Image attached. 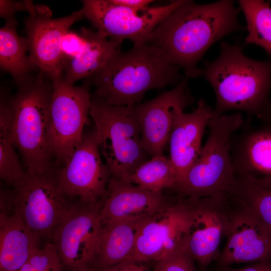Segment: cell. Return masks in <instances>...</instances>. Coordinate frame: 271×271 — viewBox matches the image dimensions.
<instances>
[{"instance_id": "6da1fadb", "label": "cell", "mask_w": 271, "mask_h": 271, "mask_svg": "<svg viewBox=\"0 0 271 271\" xmlns=\"http://www.w3.org/2000/svg\"><path fill=\"white\" fill-rule=\"evenodd\" d=\"M239 11L232 0L205 5L185 0L160 23L146 42L158 47L170 63L183 69L186 77H198L197 64L207 50L242 28Z\"/></svg>"}, {"instance_id": "7a4b0ae2", "label": "cell", "mask_w": 271, "mask_h": 271, "mask_svg": "<svg viewBox=\"0 0 271 271\" xmlns=\"http://www.w3.org/2000/svg\"><path fill=\"white\" fill-rule=\"evenodd\" d=\"M199 76L208 81L214 91L213 116L239 110L271 122V61L251 59L244 55L241 46L222 42L219 56L205 62Z\"/></svg>"}, {"instance_id": "3957f363", "label": "cell", "mask_w": 271, "mask_h": 271, "mask_svg": "<svg viewBox=\"0 0 271 271\" xmlns=\"http://www.w3.org/2000/svg\"><path fill=\"white\" fill-rule=\"evenodd\" d=\"M179 69L158 47L145 42L117 52L84 83L94 87V95L109 104L134 106L148 91L181 82L184 78Z\"/></svg>"}, {"instance_id": "277c9868", "label": "cell", "mask_w": 271, "mask_h": 271, "mask_svg": "<svg viewBox=\"0 0 271 271\" xmlns=\"http://www.w3.org/2000/svg\"><path fill=\"white\" fill-rule=\"evenodd\" d=\"M9 98L13 113L12 137L26 172L38 174L52 169L54 158L50 130L53 83L43 72L29 74L16 83Z\"/></svg>"}, {"instance_id": "5b68a950", "label": "cell", "mask_w": 271, "mask_h": 271, "mask_svg": "<svg viewBox=\"0 0 271 271\" xmlns=\"http://www.w3.org/2000/svg\"><path fill=\"white\" fill-rule=\"evenodd\" d=\"M241 114L212 116L209 134L194 163L173 189L183 197L226 194L235 181L230 152L232 136L242 126Z\"/></svg>"}, {"instance_id": "8992f818", "label": "cell", "mask_w": 271, "mask_h": 271, "mask_svg": "<svg viewBox=\"0 0 271 271\" xmlns=\"http://www.w3.org/2000/svg\"><path fill=\"white\" fill-rule=\"evenodd\" d=\"M90 115L111 177L122 179L147 160L134 106L111 105L91 95Z\"/></svg>"}, {"instance_id": "52a82bcc", "label": "cell", "mask_w": 271, "mask_h": 271, "mask_svg": "<svg viewBox=\"0 0 271 271\" xmlns=\"http://www.w3.org/2000/svg\"><path fill=\"white\" fill-rule=\"evenodd\" d=\"M9 192L12 206L39 238L52 235L74 203L62 189L57 173L26 172Z\"/></svg>"}, {"instance_id": "ba28073f", "label": "cell", "mask_w": 271, "mask_h": 271, "mask_svg": "<svg viewBox=\"0 0 271 271\" xmlns=\"http://www.w3.org/2000/svg\"><path fill=\"white\" fill-rule=\"evenodd\" d=\"M182 197L187 218L180 249L204 271L218 257L221 241L226 237L230 223V202L226 194Z\"/></svg>"}, {"instance_id": "9c48e42d", "label": "cell", "mask_w": 271, "mask_h": 271, "mask_svg": "<svg viewBox=\"0 0 271 271\" xmlns=\"http://www.w3.org/2000/svg\"><path fill=\"white\" fill-rule=\"evenodd\" d=\"M53 86L50 130L54 158L62 166L82 141L91 102L90 86L67 82L63 76L51 79Z\"/></svg>"}, {"instance_id": "30bf717a", "label": "cell", "mask_w": 271, "mask_h": 271, "mask_svg": "<svg viewBox=\"0 0 271 271\" xmlns=\"http://www.w3.org/2000/svg\"><path fill=\"white\" fill-rule=\"evenodd\" d=\"M185 0L173 1L166 5L150 6L139 10L117 5L112 0H84V18L96 31L109 39L145 43L160 23Z\"/></svg>"}, {"instance_id": "8fae6325", "label": "cell", "mask_w": 271, "mask_h": 271, "mask_svg": "<svg viewBox=\"0 0 271 271\" xmlns=\"http://www.w3.org/2000/svg\"><path fill=\"white\" fill-rule=\"evenodd\" d=\"M57 173L70 199L77 198L87 203L103 201L111 173L100 153L94 130L84 134L80 145Z\"/></svg>"}, {"instance_id": "7c38bea8", "label": "cell", "mask_w": 271, "mask_h": 271, "mask_svg": "<svg viewBox=\"0 0 271 271\" xmlns=\"http://www.w3.org/2000/svg\"><path fill=\"white\" fill-rule=\"evenodd\" d=\"M102 203H74L52 235V243L69 270L92 264L101 227Z\"/></svg>"}, {"instance_id": "4fadbf2b", "label": "cell", "mask_w": 271, "mask_h": 271, "mask_svg": "<svg viewBox=\"0 0 271 271\" xmlns=\"http://www.w3.org/2000/svg\"><path fill=\"white\" fill-rule=\"evenodd\" d=\"M186 218L185 205L178 195L166 210L143 218L137 228L132 253L126 261L155 262L180 249Z\"/></svg>"}, {"instance_id": "5bb4252c", "label": "cell", "mask_w": 271, "mask_h": 271, "mask_svg": "<svg viewBox=\"0 0 271 271\" xmlns=\"http://www.w3.org/2000/svg\"><path fill=\"white\" fill-rule=\"evenodd\" d=\"M187 79L185 77L173 89L134 106L142 145L151 157L164 154L176 114L193 102Z\"/></svg>"}, {"instance_id": "9a60e30c", "label": "cell", "mask_w": 271, "mask_h": 271, "mask_svg": "<svg viewBox=\"0 0 271 271\" xmlns=\"http://www.w3.org/2000/svg\"><path fill=\"white\" fill-rule=\"evenodd\" d=\"M228 198L229 226L218 264L223 267L233 263L269 261L271 234L249 210Z\"/></svg>"}, {"instance_id": "2e32d148", "label": "cell", "mask_w": 271, "mask_h": 271, "mask_svg": "<svg viewBox=\"0 0 271 271\" xmlns=\"http://www.w3.org/2000/svg\"><path fill=\"white\" fill-rule=\"evenodd\" d=\"M83 18L80 9L59 18L53 19L50 12L29 15L24 20L29 58L49 79L62 75L63 38L75 22Z\"/></svg>"}, {"instance_id": "e0dca14e", "label": "cell", "mask_w": 271, "mask_h": 271, "mask_svg": "<svg viewBox=\"0 0 271 271\" xmlns=\"http://www.w3.org/2000/svg\"><path fill=\"white\" fill-rule=\"evenodd\" d=\"M175 198L111 177L100 210V221L106 224L153 215L168 209Z\"/></svg>"}, {"instance_id": "ac0fdd59", "label": "cell", "mask_w": 271, "mask_h": 271, "mask_svg": "<svg viewBox=\"0 0 271 271\" xmlns=\"http://www.w3.org/2000/svg\"><path fill=\"white\" fill-rule=\"evenodd\" d=\"M213 110L201 98L193 112L184 113V110H180L176 114L168 143L169 158L176 173L177 183L201 152L202 138L213 116Z\"/></svg>"}, {"instance_id": "d6986e66", "label": "cell", "mask_w": 271, "mask_h": 271, "mask_svg": "<svg viewBox=\"0 0 271 271\" xmlns=\"http://www.w3.org/2000/svg\"><path fill=\"white\" fill-rule=\"evenodd\" d=\"M257 127L246 122L231 139L230 152L235 177L271 179V122Z\"/></svg>"}, {"instance_id": "ffe728a7", "label": "cell", "mask_w": 271, "mask_h": 271, "mask_svg": "<svg viewBox=\"0 0 271 271\" xmlns=\"http://www.w3.org/2000/svg\"><path fill=\"white\" fill-rule=\"evenodd\" d=\"M39 238L13 207L8 192L1 191L0 270H20L38 248Z\"/></svg>"}, {"instance_id": "44dd1931", "label": "cell", "mask_w": 271, "mask_h": 271, "mask_svg": "<svg viewBox=\"0 0 271 271\" xmlns=\"http://www.w3.org/2000/svg\"><path fill=\"white\" fill-rule=\"evenodd\" d=\"M81 29L85 37L82 49L74 57L62 63L63 77L72 84L99 70L120 51L122 43L109 39L96 30Z\"/></svg>"}, {"instance_id": "7402d4cb", "label": "cell", "mask_w": 271, "mask_h": 271, "mask_svg": "<svg viewBox=\"0 0 271 271\" xmlns=\"http://www.w3.org/2000/svg\"><path fill=\"white\" fill-rule=\"evenodd\" d=\"M145 217L101 224L92 265L101 269L127 260L134 248L139 224Z\"/></svg>"}, {"instance_id": "603a6c76", "label": "cell", "mask_w": 271, "mask_h": 271, "mask_svg": "<svg viewBox=\"0 0 271 271\" xmlns=\"http://www.w3.org/2000/svg\"><path fill=\"white\" fill-rule=\"evenodd\" d=\"M226 195L249 210L271 234V179L235 177Z\"/></svg>"}, {"instance_id": "cb8c5ba5", "label": "cell", "mask_w": 271, "mask_h": 271, "mask_svg": "<svg viewBox=\"0 0 271 271\" xmlns=\"http://www.w3.org/2000/svg\"><path fill=\"white\" fill-rule=\"evenodd\" d=\"M18 22L13 19L6 21L0 29V66L9 73L18 83L34 70L38 68L30 60L27 37L17 32Z\"/></svg>"}, {"instance_id": "d4e9b609", "label": "cell", "mask_w": 271, "mask_h": 271, "mask_svg": "<svg viewBox=\"0 0 271 271\" xmlns=\"http://www.w3.org/2000/svg\"><path fill=\"white\" fill-rule=\"evenodd\" d=\"M13 113L9 99L1 90L0 101V177L14 186L25 176L12 137Z\"/></svg>"}, {"instance_id": "484cf974", "label": "cell", "mask_w": 271, "mask_h": 271, "mask_svg": "<svg viewBox=\"0 0 271 271\" xmlns=\"http://www.w3.org/2000/svg\"><path fill=\"white\" fill-rule=\"evenodd\" d=\"M121 180L154 192H163L165 189L173 190L177 183L173 164L164 154L152 157Z\"/></svg>"}, {"instance_id": "4316f807", "label": "cell", "mask_w": 271, "mask_h": 271, "mask_svg": "<svg viewBox=\"0 0 271 271\" xmlns=\"http://www.w3.org/2000/svg\"><path fill=\"white\" fill-rule=\"evenodd\" d=\"M239 8L246 22V45L262 47L271 58V8L268 1L239 0Z\"/></svg>"}, {"instance_id": "83f0119b", "label": "cell", "mask_w": 271, "mask_h": 271, "mask_svg": "<svg viewBox=\"0 0 271 271\" xmlns=\"http://www.w3.org/2000/svg\"><path fill=\"white\" fill-rule=\"evenodd\" d=\"M64 266L54 244L38 248L19 271H62Z\"/></svg>"}, {"instance_id": "f1b7e54d", "label": "cell", "mask_w": 271, "mask_h": 271, "mask_svg": "<svg viewBox=\"0 0 271 271\" xmlns=\"http://www.w3.org/2000/svg\"><path fill=\"white\" fill-rule=\"evenodd\" d=\"M153 271L200 270L197 269L195 262L185 252L178 249L154 262Z\"/></svg>"}, {"instance_id": "f546056e", "label": "cell", "mask_w": 271, "mask_h": 271, "mask_svg": "<svg viewBox=\"0 0 271 271\" xmlns=\"http://www.w3.org/2000/svg\"><path fill=\"white\" fill-rule=\"evenodd\" d=\"M23 11L28 12L30 15L51 11L47 6L43 5H35L32 1H0V16L6 21L15 19V15L17 12Z\"/></svg>"}, {"instance_id": "4dcf8cb0", "label": "cell", "mask_w": 271, "mask_h": 271, "mask_svg": "<svg viewBox=\"0 0 271 271\" xmlns=\"http://www.w3.org/2000/svg\"><path fill=\"white\" fill-rule=\"evenodd\" d=\"M85 43L84 35L79 32L69 31L63 38L61 44L62 63L76 56Z\"/></svg>"}, {"instance_id": "1f68e13d", "label": "cell", "mask_w": 271, "mask_h": 271, "mask_svg": "<svg viewBox=\"0 0 271 271\" xmlns=\"http://www.w3.org/2000/svg\"><path fill=\"white\" fill-rule=\"evenodd\" d=\"M99 271H149V268L143 263L125 261L117 265Z\"/></svg>"}, {"instance_id": "d6a6232c", "label": "cell", "mask_w": 271, "mask_h": 271, "mask_svg": "<svg viewBox=\"0 0 271 271\" xmlns=\"http://www.w3.org/2000/svg\"><path fill=\"white\" fill-rule=\"evenodd\" d=\"M219 271H271V262L269 261L255 262L249 265L235 269L223 267Z\"/></svg>"}, {"instance_id": "836d02e7", "label": "cell", "mask_w": 271, "mask_h": 271, "mask_svg": "<svg viewBox=\"0 0 271 271\" xmlns=\"http://www.w3.org/2000/svg\"><path fill=\"white\" fill-rule=\"evenodd\" d=\"M112 1L117 5L139 10L148 8L150 6V4L154 2L152 0H112Z\"/></svg>"}, {"instance_id": "e575fe53", "label": "cell", "mask_w": 271, "mask_h": 271, "mask_svg": "<svg viewBox=\"0 0 271 271\" xmlns=\"http://www.w3.org/2000/svg\"><path fill=\"white\" fill-rule=\"evenodd\" d=\"M69 271H99V270L96 269L92 265H88L73 268Z\"/></svg>"}, {"instance_id": "d590c367", "label": "cell", "mask_w": 271, "mask_h": 271, "mask_svg": "<svg viewBox=\"0 0 271 271\" xmlns=\"http://www.w3.org/2000/svg\"><path fill=\"white\" fill-rule=\"evenodd\" d=\"M15 271H19V270H15Z\"/></svg>"}]
</instances>
